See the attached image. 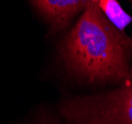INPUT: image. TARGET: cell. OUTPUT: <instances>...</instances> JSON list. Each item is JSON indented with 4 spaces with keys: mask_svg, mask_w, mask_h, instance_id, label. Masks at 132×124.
Masks as SVG:
<instances>
[{
    "mask_svg": "<svg viewBox=\"0 0 132 124\" xmlns=\"http://www.w3.org/2000/svg\"><path fill=\"white\" fill-rule=\"evenodd\" d=\"M59 54L67 69L88 84L131 80L132 39L113 26L95 3L60 42Z\"/></svg>",
    "mask_w": 132,
    "mask_h": 124,
    "instance_id": "obj_1",
    "label": "cell"
},
{
    "mask_svg": "<svg viewBox=\"0 0 132 124\" xmlns=\"http://www.w3.org/2000/svg\"><path fill=\"white\" fill-rule=\"evenodd\" d=\"M59 111L67 124H132V80L105 92L67 98Z\"/></svg>",
    "mask_w": 132,
    "mask_h": 124,
    "instance_id": "obj_2",
    "label": "cell"
},
{
    "mask_svg": "<svg viewBox=\"0 0 132 124\" xmlns=\"http://www.w3.org/2000/svg\"><path fill=\"white\" fill-rule=\"evenodd\" d=\"M32 2L53 33L66 29L78 14L94 3L93 0H32Z\"/></svg>",
    "mask_w": 132,
    "mask_h": 124,
    "instance_id": "obj_3",
    "label": "cell"
},
{
    "mask_svg": "<svg viewBox=\"0 0 132 124\" xmlns=\"http://www.w3.org/2000/svg\"><path fill=\"white\" fill-rule=\"evenodd\" d=\"M93 2L117 30L125 33L126 27L132 22V17L123 10L117 0H93Z\"/></svg>",
    "mask_w": 132,
    "mask_h": 124,
    "instance_id": "obj_4",
    "label": "cell"
},
{
    "mask_svg": "<svg viewBox=\"0 0 132 124\" xmlns=\"http://www.w3.org/2000/svg\"><path fill=\"white\" fill-rule=\"evenodd\" d=\"M37 124H61L60 121L55 117L49 116V115H44L42 118H40L39 122Z\"/></svg>",
    "mask_w": 132,
    "mask_h": 124,
    "instance_id": "obj_5",
    "label": "cell"
},
{
    "mask_svg": "<svg viewBox=\"0 0 132 124\" xmlns=\"http://www.w3.org/2000/svg\"><path fill=\"white\" fill-rule=\"evenodd\" d=\"M130 78H131L132 80V64L130 65Z\"/></svg>",
    "mask_w": 132,
    "mask_h": 124,
    "instance_id": "obj_6",
    "label": "cell"
}]
</instances>
